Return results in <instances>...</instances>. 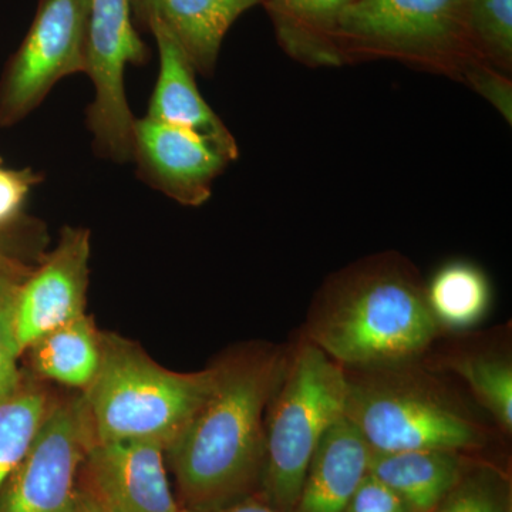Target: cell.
Returning a JSON list of instances; mask_svg holds the SVG:
<instances>
[{
	"instance_id": "6da1fadb",
	"label": "cell",
	"mask_w": 512,
	"mask_h": 512,
	"mask_svg": "<svg viewBox=\"0 0 512 512\" xmlns=\"http://www.w3.org/2000/svg\"><path fill=\"white\" fill-rule=\"evenodd\" d=\"M288 356L251 348L217 363V380L183 433L165 450L180 507H222L259 490L265 417Z\"/></svg>"
},
{
	"instance_id": "7a4b0ae2",
	"label": "cell",
	"mask_w": 512,
	"mask_h": 512,
	"mask_svg": "<svg viewBox=\"0 0 512 512\" xmlns=\"http://www.w3.org/2000/svg\"><path fill=\"white\" fill-rule=\"evenodd\" d=\"M437 330L414 269L402 258L380 255L323 286L305 339L343 367L382 370L421 355Z\"/></svg>"
},
{
	"instance_id": "3957f363",
	"label": "cell",
	"mask_w": 512,
	"mask_h": 512,
	"mask_svg": "<svg viewBox=\"0 0 512 512\" xmlns=\"http://www.w3.org/2000/svg\"><path fill=\"white\" fill-rule=\"evenodd\" d=\"M217 365L181 373L136 343L101 333V363L83 400L92 443L153 441L167 450L214 389Z\"/></svg>"
},
{
	"instance_id": "277c9868",
	"label": "cell",
	"mask_w": 512,
	"mask_h": 512,
	"mask_svg": "<svg viewBox=\"0 0 512 512\" xmlns=\"http://www.w3.org/2000/svg\"><path fill=\"white\" fill-rule=\"evenodd\" d=\"M349 376L309 340L286 362L265 417V454L258 497L293 512L320 440L345 417Z\"/></svg>"
},
{
	"instance_id": "5b68a950",
	"label": "cell",
	"mask_w": 512,
	"mask_h": 512,
	"mask_svg": "<svg viewBox=\"0 0 512 512\" xmlns=\"http://www.w3.org/2000/svg\"><path fill=\"white\" fill-rule=\"evenodd\" d=\"M346 63L392 59L463 79L484 62L471 42L466 0H353L339 25Z\"/></svg>"
},
{
	"instance_id": "8992f818",
	"label": "cell",
	"mask_w": 512,
	"mask_h": 512,
	"mask_svg": "<svg viewBox=\"0 0 512 512\" xmlns=\"http://www.w3.org/2000/svg\"><path fill=\"white\" fill-rule=\"evenodd\" d=\"M349 377L345 417L373 453L447 450L461 453L484 444L483 430L434 390L403 376Z\"/></svg>"
},
{
	"instance_id": "52a82bcc",
	"label": "cell",
	"mask_w": 512,
	"mask_h": 512,
	"mask_svg": "<svg viewBox=\"0 0 512 512\" xmlns=\"http://www.w3.org/2000/svg\"><path fill=\"white\" fill-rule=\"evenodd\" d=\"M131 0H89L86 74L94 97L87 127L96 153L114 163L133 160L134 126L124 86L130 64L147 60V47L134 28Z\"/></svg>"
},
{
	"instance_id": "ba28073f",
	"label": "cell",
	"mask_w": 512,
	"mask_h": 512,
	"mask_svg": "<svg viewBox=\"0 0 512 512\" xmlns=\"http://www.w3.org/2000/svg\"><path fill=\"white\" fill-rule=\"evenodd\" d=\"M87 15L89 0H40L0 84V126L29 116L64 77L86 73Z\"/></svg>"
},
{
	"instance_id": "9c48e42d",
	"label": "cell",
	"mask_w": 512,
	"mask_h": 512,
	"mask_svg": "<svg viewBox=\"0 0 512 512\" xmlns=\"http://www.w3.org/2000/svg\"><path fill=\"white\" fill-rule=\"evenodd\" d=\"M90 444L83 394L52 402L28 453L0 491V512H76L77 478Z\"/></svg>"
},
{
	"instance_id": "30bf717a",
	"label": "cell",
	"mask_w": 512,
	"mask_h": 512,
	"mask_svg": "<svg viewBox=\"0 0 512 512\" xmlns=\"http://www.w3.org/2000/svg\"><path fill=\"white\" fill-rule=\"evenodd\" d=\"M90 231L64 227L42 264L20 282L15 328L22 353L50 330L86 315Z\"/></svg>"
},
{
	"instance_id": "8fae6325",
	"label": "cell",
	"mask_w": 512,
	"mask_h": 512,
	"mask_svg": "<svg viewBox=\"0 0 512 512\" xmlns=\"http://www.w3.org/2000/svg\"><path fill=\"white\" fill-rule=\"evenodd\" d=\"M133 161L144 183L185 207L210 200L214 181L231 163L201 134L148 117L136 119Z\"/></svg>"
},
{
	"instance_id": "7c38bea8",
	"label": "cell",
	"mask_w": 512,
	"mask_h": 512,
	"mask_svg": "<svg viewBox=\"0 0 512 512\" xmlns=\"http://www.w3.org/2000/svg\"><path fill=\"white\" fill-rule=\"evenodd\" d=\"M89 488L109 512H180L168 477L165 448L153 441L92 443Z\"/></svg>"
},
{
	"instance_id": "4fadbf2b",
	"label": "cell",
	"mask_w": 512,
	"mask_h": 512,
	"mask_svg": "<svg viewBox=\"0 0 512 512\" xmlns=\"http://www.w3.org/2000/svg\"><path fill=\"white\" fill-rule=\"evenodd\" d=\"M156 39L160 70L148 104V119L187 128L214 143L229 161L237 160L238 144L198 90L195 69L177 40L161 23L148 22Z\"/></svg>"
},
{
	"instance_id": "5bb4252c",
	"label": "cell",
	"mask_w": 512,
	"mask_h": 512,
	"mask_svg": "<svg viewBox=\"0 0 512 512\" xmlns=\"http://www.w3.org/2000/svg\"><path fill=\"white\" fill-rule=\"evenodd\" d=\"M258 5L262 0H131L138 18L161 23L202 76L214 73L232 25Z\"/></svg>"
},
{
	"instance_id": "9a60e30c",
	"label": "cell",
	"mask_w": 512,
	"mask_h": 512,
	"mask_svg": "<svg viewBox=\"0 0 512 512\" xmlns=\"http://www.w3.org/2000/svg\"><path fill=\"white\" fill-rule=\"evenodd\" d=\"M373 451L346 417L336 421L313 454L293 512H343L363 478Z\"/></svg>"
},
{
	"instance_id": "2e32d148",
	"label": "cell",
	"mask_w": 512,
	"mask_h": 512,
	"mask_svg": "<svg viewBox=\"0 0 512 512\" xmlns=\"http://www.w3.org/2000/svg\"><path fill=\"white\" fill-rule=\"evenodd\" d=\"M353 0H262L274 25L276 40L303 66L345 64L339 47V25Z\"/></svg>"
},
{
	"instance_id": "e0dca14e",
	"label": "cell",
	"mask_w": 512,
	"mask_h": 512,
	"mask_svg": "<svg viewBox=\"0 0 512 512\" xmlns=\"http://www.w3.org/2000/svg\"><path fill=\"white\" fill-rule=\"evenodd\" d=\"M466 471L457 451L373 453L369 473L402 497L412 512H434Z\"/></svg>"
},
{
	"instance_id": "ac0fdd59",
	"label": "cell",
	"mask_w": 512,
	"mask_h": 512,
	"mask_svg": "<svg viewBox=\"0 0 512 512\" xmlns=\"http://www.w3.org/2000/svg\"><path fill=\"white\" fill-rule=\"evenodd\" d=\"M25 352L36 375L84 392L100 369L101 333L83 315L50 330Z\"/></svg>"
},
{
	"instance_id": "d6986e66",
	"label": "cell",
	"mask_w": 512,
	"mask_h": 512,
	"mask_svg": "<svg viewBox=\"0 0 512 512\" xmlns=\"http://www.w3.org/2000/svg\"><path fill=\"white\" fill-rule=\"evenodd\" d=\"M424 292L437 326L448 330L476 326L487 315L493 298L487 275L466 261L441 266Z\"/></svg>"
},
{
	"instance_id": "ffe728a7",
	"label": "cell",
	"mask_w": 512,
	"mask_h": 512,
	"mask_svg": "<svg viewBox=\"0 0 512 512\" xmlns=\"http://www.w3.org/2000/svg\"><path fill=\"white\" fill-rule=\"evenodd\" d=\"M50 404L46 390L23 380L0 399V491L28 453Z\"/></svg>"
},
{
	"instance_id": "44dd1931",
	"label": "cell",
	"mask_w": 512,
	"mask_h": 512,
	"mask_svg": "<svg viewBox=\"0 0 512 512\" xmlns=\"http://www.w3.org/2000/svg\"><path fill=\"white\" fill-rule=\"evenodd\" d=\"M481 406L507 433L512 429V366L504 357L477 355L451 362Z\"/></svg>"
},
{
	"instance_id": "7402d4cb",
	"label": "cell",
	"mask_w": 512,
	"mask_h": 512,
	"mask_svg": "<svg viewBox=\"0 0 512 512\" xmlns=\"http://www.w3.org/2000/svg\"><path fill=\"white\" fill-rule=\"evenodd\" d=\"M468 32L481 60L512 70V0H466Z\"/></svg>"
},
{
	"instance_id": "603a6c76",
	"label": "cell",
	"mask_w": 512,
	"mask_h": 512,
	"mask_svg": "<svg viewBox=\"0 0 512 512\" xmlns=\"http://www.w3.org/2000/svg\"><path fill=\"white\" fill-rule=\"evenodd\" d=\"M434 512H511L510 485L494 467L466 468Z\"/></svg>"
},
{
	"instance_id": "cb8c5ba5",
	"label": "cell",
	"mask_w": 512,
	"mask_h": 512,
	"mask_svg": "<svg viewBox=\"0 0 512 512\" xmlns=\"http://www.w3.org/2000/svg\"><path fill=\"white\" fill-rule=\"evenodd\" d=\"M18 262L0 264V399L22 383L19 357L23 355L16 338L15 305L22 274Z\"/></svg>"
},
{
	"instance_id": "d4e9b609",
	"label": "cell",
	"mask_w": 512,
	"mask_h": 512,
	"mask_svg": "<svg viewBox=\"0 0 512 512\" xmlns=\"http://www.w3.org/2000/svg\"><path fill=\"white\" fill-rule=\"evenodd\" d=\"M39 183V174L30 168L15 170L0 165V235L18 221L30 192Z\"/></svg>"
},
{
	"instance_id": "484cf974",
	"label": "cell",
	"mask_w": 512,
	"mask_h": 512,
	"mask_svg": "<svg viewBox=\"0 0 512 512\" xmlns=\"http://www.w3.org/2000/svg\"><path fill=\"white\" fill-rule=\"evenodd\" d=\"M466 80L484 99L493 103L497 110L511 123L512 92L507 74L485 62L474 63L464 74Z\"/></svg>"
},
{
	"instance_id": "4316f807",
	"label": "cell",
	"mask_w": 512,
	"mask_h": 512,
	"mask_svg": "<svg viewBox=\"0 0 512 512\" xmlns=\"http://www.w3.org/2000/svg\"><path fill=\"white\" fill-rule=\"evenodd\" d=\"M343 512H412L399 494L379 478L367 474Z\"/></svg>"
},
{
	"instance_id": "83f0119b",
	"label": "cell",
	"mask_w": 512,
	"mask_h": 512,
	"mask_svg": "<svg viewBox=\"0 0 512 512\" xmlns=\"http://www.w3.org/2000/svg\"><path fill=\"white\" fill-rule=\"evenodd\" d=\"M180 512H281L271 505L266 504L264 500L252 495L244 500L235 501V503L222 505V507L205 508V510H190V508H181Z\"/></svg>"
},
{
	"instance_id": "f1b7e54d",
	"label": "cell",
	"mask_w": 512,
	"mask_h": 512,
	"mask_svg": "<svg viewBox=\"0 0 512 512\" xmlns=\"http://www.w3.org/2000/svg\"><path fill=\"white\" fill-rule=\"evenodd\" d=\"M76 512H109L103 504L97 500L96 495L87 487H80L79 498H77Z\"/></svg>"
},
{
	"instance_id": "f546056e",
	"label": "cell",
	"mask_w": 512,
	"mask_h": 512,
	"mask_svg": "<svg viewBox=\"0 0 512 512\" xmlns=\"http://www.w3.org/2000/svg\"><path fill=\"white\" fill-rule=\"evenodd\" d=\"M15 259L10 258L8 249L3 244L2 235H0V264H6V262H13Z\"/></svg>"
}]
</instances>
